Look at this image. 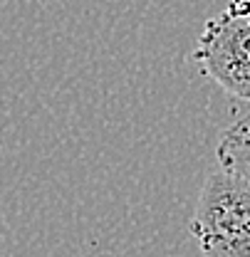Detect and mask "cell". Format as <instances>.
<instances>
[{
	"mask_svg": "<svg viewBox=\"0 0 250 257\" xmlns=\"http://www.w3.org/2000/svg\"><path fill=\"white\" fill-rule=\"evenodd\" d=\"M216 156L220 168L245 178L250 183V111L223 131Z\"/></svg>",
	"mask_w": 250,
	"mask_h": 257,
	"instance_id": "cell-3",
	"label": "cell"
},
{
	"mask_svg": "<svg viewBox=\"0 0 250 257\" xmlns=\"http://www.w3.org/2000/svg\"><path fill=\"white\" fill-rule=\"evenodd\" d=\"M188 227L206 255L250 257V183L225 168L208 173Z\"/></svg>",
	"mask_w": 250,
	"mask_h": 257,
	"instance_id": "cell-1",
	"label": "cell"
},
{
	"mask_svg": "<svg viewBox=\"0 0 250 257\" xmlns=\"http://www.w3.org/2000/svg\"><path fill=\"white\" fill-rule=\"evenodd\" d=\"M191 60L223 92L250 101V0H230L206 23Z\"/></svg>",
	"mask_w": 250,
	"mask_h": 257,
	"instance_id": "cell-2",
	"label": "cell"
}]
</instances>
